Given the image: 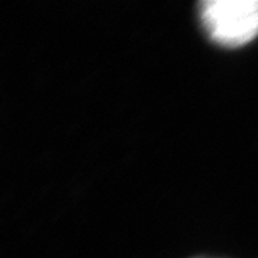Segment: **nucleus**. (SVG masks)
Wrapping results in <instances>:
<instances>
[{"instance_id": "nucleus-1", "label": "nucleus", "mask_w": 258, "mask_h": 258, "mask_svg": "<svg viewBox=\"0 0 258 258\" xmlns=\"http://www.w3.org/2000/svg\"><path fill=\"white\" fill-rule=\"evenodd\" d=\"M200 18L208 36L222 46H241L258 36V0H205Z\"/></svg>"}]
</instances>
